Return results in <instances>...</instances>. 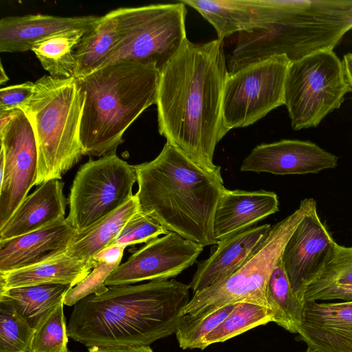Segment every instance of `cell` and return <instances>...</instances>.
<instances>
[{"label":"cell","mask_w":352,"mask_h":352,"mask_svg":"<svg viewBox=\"0 0 352 352\" xmlns=\"http://www.w3.org/2000/svg\"><path fill=\"white\" fill-rule=\"evenodd\" d=\"M229 75L223 41L195 44L187 38L160 72L155 104L158 130L166 142L208 172L217 144L228 132L223 94Z\"/></svg>","instance_id":"obj_1"},{"label":"cell","mask_w":352,"mask_h":352,"mask_svg":"<svg viewBox=\"0 0 352 352\" xmlns=\"http://www.w3.org/2000/svg\"><path fill=\"white\" fill-rule=\"evenodd\" d=\"M190 289L174 279L109 286L74 305L67 336L89 348L149 346L175 333Z\"/></svg>","instance_id":"obj_2"},{"label":"cell","mask_w":352,"mask_h":352,"mask_svg":"<svg viewBox=\"0 0 352 352\" xmlns=\"http://www.w3.org/2000/svg\"><path fill=\"white\" fill-rule=\"evenodd\" d=\"M133 168L139 212L203 247L218 243L213 222L226 188L221 168L208 172L167 142L154 160Z\"/></svg>","instance_id":"obj_3"},{"label":"cell","mask_w":352,"mask_h":352,"mask_svg":"<svg viewBox=\"0 0 352 352\" xmlns=\"http://www.w3.org/2000/svg\"><path fill=\"white\" fill-rule=\"evenodd\" d=\"M272 21L238 33L230 74L275 56L291 63L333 50L352 30V1L265 0Z\"/></svg>","instance_id":"obj_4"},{"label":"cell","mask_w":352,"mask_h":352,"mask_svg":"<svg viewBox=\"0 0 352 352\" xmlns=\"http://www.w3.org/2000/svg\"><path fill=\"white\" fill-rule=\"evenodd\" d=\"M160 71L153 64L123 61L78 78L85 95L80 139L83 155L103 157L123 142V135L155 104Z\"/></svg>","instance_id":"obj_5"},{"label":"cell","mask_w":352,"mask_h":352,"mask_svg":"<svg viewBox=\"0 0 352 352\" xmlns=\"http://www.w3.org/2000/svg\"><path fill=\"white\" fill-rule=\"evenodd\" d=\"M85 95L74 78L45 75L20 107L34 129L38 150L34 185L62 177L83 155L80 129Z\"/></svg>","instance_id":"obj_6"},{"label":"cell","mask_w":352,"mask_h":352,"mask_svg":"<svg viewBox=\"0 0 352 352\" xmlns=\"http://www.w3.org/2000/svg\"><path fill=\"white\" fill-rule=\"evenodd\" d=\"M314 199H305L299 208L273 226L259 248L232 275L193 294L182 316L201 318L228 305L241 302L269 308L266 287L272 270L281 258L289 236L305 217ZM270 309V308H269Z\"/></svg>","instance_id":"obj_7"},{"label":"cell","mask_w":352,"mask_h":352,"mask_svg":"<svg viewBox=\"0 0 352 352\" xmlns=\"http://www.w3.org/2000/svg\"><path fill=\"white\" fill-rule=\"evenodd\" d=\"M118 42L107 65L130 61L153 64L160 72L186 38V5L151 4L111 10Z\"/></svg>","instance_id":"obj_8"},{"label":"cell","mask_w":352,"mask_h":352,"mask_svg":"<svg viewBox=\"0 0 352 352\" xmlns=\"http://www.w3.org/2000/svg\"><path fill=\"white\" fill-rule=\"evenodd\" d=\"M351 91L342 62L333 50L320 51L289 64L284 102L294 130L317 126Z\"/></svg>","instance_id":"obj_9"},{"label":"cell","mask_w":352,"mask_h":352,"mask_svg":"<svg viewBox=\"0 0 352 352\" xmlns=\"http://www.w3.org/2000/svg\"><path fill=\"white\" fill-rule=\"evenodd\" d=\"M135 182L133 166L116 152L90 159L79 168L70 188L67 221L82 232L129 201Z\"/></svg>","instance_id":"obj_10"},{"label":"cell","mask_w":352,"mask_h":352,"mask_svg":"<svg viewBox=\"0 0 352 352\" xmlns=\"http://www.w3.org/2000/svg\"><path fill=\"white\" fill-rule=\"evenodd\" d=\"M290 60L275 56L229 74L223 89V123L229 131L245 127L285 104V83Z\"/></svg>","instance_id":"obj_11"},{"label":"cell","mask_w":352,"mask_h":352,"mask_svg":"<svg viewBox=\"0 0 352 352\" xmlns=\"http://www.w3.org/2000/svg\"><path fill=\"white\" fill-rule=\"evenodd\" d=\"M4 169L0 179V228L10 219L34 186L38 150L32 126L23 110L14 109L0 129Z\"/></svg>","instance_id":"obj_12"},{"label":"cell","mask_w":352,"mask_h":352,"mask_svg":"<svg viewBox=\"0 0 352 352\" xmlns=\"http://www.w3.org/2000/svg\"><path fill=\"white\" fill-rule=\"evenodd\" d=\"M203 246L173 232L147 242L107 278L106 286L168 280L191 267Z\"/></svg>","instance_id":"obj_13"},{"label":"cell","mask_w":352,"mask_h":352,"mask_svg":"<svg viewBox=\"0 0 352 352\" xmlns=\"http://www.w3.org/2000/svg\"><path fill=\"white\" fill-rule=\"evenodd\" d=\"M336 241L322 222L314 199L287 241L281 260L294 296L302 302L309 284Z\"/></svg>","instance_id":"obj_14"},{"label":"cell","mask_w":352,"mask_h":352,"mask_svg":"<svg viewBox=\"0 0 352 352\" xmlns=\"http://www.w3.org/2000/svg\"><path fill=\"white\" fill-rule=\"evenodd\" d=\"M338 157L317 144L296 140H283L254 147L243 160L240 170L274 175L318 173L334 168Z\"/></svg>","instance_id":"obj_15"},{"label":"cell","mask_w":352,"mask_h":352,"mask_svg":"<svg viewBox=\"0 0 352 352\" xmlns=\"http://www.w3.org/2000/svg\"><path fill=\"white\" fill-rule=\"evenodd\" d=\"M297 333L319 352H352V300L305 302Z\"/></svg>","instance_id":"obj_16"},{"label":"cell","mask_w":352,"mask_h":352,"mask_svg":"<svg viewBox=\"0 0 352 352\" xmlns=\"http://www.w3.org/2000/svg\"><path fill=\"white\" fill-rule=\"evenodd\" d=\"M77 233L64 218L41 229L0 241V272L33 266L65 254Z\"/></svg>","instance_id":"obj_17"},{"label":"cell","mask_w":352,"mask_h":352,"mask_svg":"<svg viewBox=\"0 0 352 352\" xmlns=\"http://www.w3.org/2000/svg\"><path fill=\"white\" fill-rule=\"evenodd\" d=\"M271 228L270 224L251 227L219 241L212 254L197 263V270L189 285L193 294L232 275L256 251Z\"/></svg>","instance_id":"obj_18"},{"label":"cell","mask_w":352,"mask_h":352,"mask_svg":"<svg viewBox=\"0 0 352 352\" xmlns=\"http://www.w3.org/2000/svg\"><path fill=\"white\" fill-rule=\"evenodd\" d=\"M100 16L47 14L9 16L0 20V52H23L57 34L77 29L89 30Z\"/></svg>","instance_id":"obj_19"},{"label":"cell","mask_w":352,"mask_h":352,"mask_svg":"<svg viewBox=\"0 0 352 352\" xmlns=\"http://www.w3.org/2000/svg\"><path fill=\"white\" fill-rule=\"evenodd\" d=\"M277 195L264 190L246 191L225 188L217 204L213 222L217 242L243 232L278 211Z\"/></svg>","instance_id":"obj_20"},{"label":"cell","mask_w":352,"mask_h":352,"mask_svg":"<svg viewBox=\"0 0 352 352\" xmlns=\"http://www.w3.org/2000/svg\"><path fill=\"white\" fill-rule=\"evenodd\" d=\"M61 179H50L28 195L0 228V241L12 239L64 219L67 200Z\"/></svg>","instance_id":"obj_21"},{"label":"cell","mask_w":352,"mask_h":352,"mask_svg":"<svg viewBox=\"0 0 352 352\" xmlns=\"http://www.w3.org/2000/svg\"><path fill=\"white\" fill-rule=\"evenodd\" d=\"M196 10L217 32L218 39L263 26L264 8L259 0H183Z\"/></svg>","instance_id":"obj_22"},{"label":"cell","mask_w":352,"mask_h":352,"mask_svg":"<svg viewBox=\"0 0 352 352\" xmlns=\"http://www.w3.org/2000/svg\"><path fill=\"white\" fill-rule=\"evenodd\" d=\"M94 269L66 252L41 263L7 272H0V292L10 288L43 285L63 284L73 287L80 283Z\"/></svg>","instance_id":"obj_23"},{"label":"cell","mask_w":352,"mask_h":352,"mask_svg":"<svg viewBox=\"0 0 352 352\" xmlns=\"http://www.w3.org/2000/svg\"><path fill=\"white\" fill-rule=\"evenodd\" d=\"M139 212L135 195L118 209L74 238L66 253L86 263L116 239L127 221Z\"/></svg>","instance_id":"obj_24"},{"label":"cell","mask_w":352,"mask_h":352,"mask_svg":"<svg viewBox=\"0 0 352 352\" xmlns=\"http://www.w3.org/2000/svg\"><path fill=\"white\" fill-rule=\"evenodd\" d=\"M72 285L43 284L10 288L0 292V300L8 301L35 330L63 301Z\"/></svg>","instance_id":"obj_25"},{"label":"cell","mask_w":352,"mask_h":352,"mask_svg":"<svg viewBox=\"0 0 352 352\" xmlns=\"http://www.w3.org/2000/svg\"><path fill=\"white\" fill-rule=\"evenodd\" d=\"M118 42V32L111 11L100 17L96 25L87 32L74 51V78H83L104 67Z\"/></svg>","instance_id":"obj_26"},{"label":"cell","mask_w":352,"mask_h":352,"mask_svg":"<svg viewBox=\"0 0 352 352\" xmlns=\"http://www.w3.org/2000/svg\"><path fill=\"white\" fill-rule=\"evenodd\" d=\"M266 299L273 322L291 333H297L305 302L293 294L281 258L269 278Z\"/></svg>","instance_id":"obj_27"},{"label":"cell","mask_w":352,"mask_h":352,"mask_svg":"<svg viewBox=\"0 0 352 352\" xmlns=\"http://www.w3.org/2000/svg\"><path fill=\"white\" fill-rule=\"evenodd\" d=\"M88 31L77 29L57 34L36 45L31 50L50 76L56 78H74V51Z\"/></svg>","instance_id":"obj_28"},{"label":"cell","mask_w":352,"mask_h":352,"mask_svg":"<svg viewBox=\"0 0 352 352\" xmlns=\"http://www.w3.org/2000/svg\"><path fill=\"white\" fill-rule=\"evenodd\" d=\"M270 322H273V315L268 307L249 302L236 303L223 321L205 338L201 350Z\"/></svg>","instance_id":"obj_29"},{"label":"cell","mask_w":352,"mask_h":352,"mask_svg":"<svg viewBox=\"0 0 352 352\" xmlns=\"http://www.w3.org/2000/svg\"><path fill=\"white\" fill-rule=\"evenodd\" d=\"M352 287V247L334 243L328 257L308 286L305 301L337 288Z\"/></svg>","instance_id":"obj_30"},{"label":"cell","mask_w":352,"mask_h":352,"mask_svg":"<svg viewBox=\"0 0 352 352\" xmlns=\"http://www.w3.org/2000/svg\"><path fill=\"white\" fill-rule=\"evenodd\" d=\"M34 333L8 301L0 300V352H32Z\"/></svg>","instance_id":"obj_31"},{"label":"cell","mask_w":352,"mask_h":352,"mask_svg":"<svg viewBox=\"0 0 352 352\" xmlns=\"http://www.w3.org/2000/svg\"><path fill=\"white\" fill-rule=\"evenodd\" d=\"M236 305H226L201 318L182 316L175 333L179 346L182 349H201L205 338L223 321Z\"/></svg>","instance_id":"obj_32"},{"label":"cell","mask_w":352,"mask_h":352,"mask_svg":"<svg viewBox=\"0 0 352 352\" xmlns=\"http://www.w3.org/2000/svg\"><path fill=\"white\" fill-rule=\"evenodd\" d=\"M63 305V301L35 330L32 352H69Z\"/></svg>","instance_id":"obj_33"},{"label":"cell","mask_w":352,"mask_h":352,"mask_svg":"<svg viewBox=\"0 0 352 352\" xmlns=\"http://www.w3.org/2000/svg\"><path fill=\"white\" fill-rule=\"evenodd\" d=\"M168 232L151 217L138 212L127 221L111 245L126 247L147 243Z\"/></svg>","instance_id":"obj_34"},{"label":"cell","mask_w":352,"mask_h":352,"mask_svg":"<svg viewBox=\"0 0 352 352\" xmlns=\"http://www.w3.org/2000/svg\"><path fill=\"white\" fill-rule=\"evenodd\" d=\"M119 265L104 262L94 263L93 270L67 292L63 300L64 305H75L89 295H100L104 293L108 289L104 284L107 278Z\"/></svg>","instance_id":"obj_35"},{"label":"cell","mask_w":352,"mask_h":352,"mask_svg":"<svg viewBox=\"0 0 352 352\" xmlns=\"http://www.w3.org/2000/svg\"><path fill=\"white\" fill-rule=\"evenodd\" d=\"M35 82L27 81L3 87L0 90V111L19 108L33 94Z\"/></svg>","instance_id":"obj_36"},{"label":"cell","mask_w":352,"mask_h":352,"mask_svg":"<svg viewBox=\"0 0 352 352\" xmlns=\"http://www.w3.org/2000/svg\"><path fill=\"white\" fill-rule=\"evenodd\" d=\"M125 248L126 247L124 246L117 245H109L95 255L91 259V262L93 264V266L94 263L99 262L120 265Z\"/></svg>","instance_id":"obj_37"},{"label":"cell","mask_w":352,"mask_h":352,"mask_svg":"<svg viewBox=\"0 0 352 352\" xmlns=\"http://www.w3.org/2000/svg\"><path fill=\"white\" fill-rule=\"evenodd\" d=\"M340 299L352 300V287L331 289L315 296L310 301Z\"/></svg>","instance_id":"obj_38"},{"label":"cell","mask_w":352,"mask_h":352,"mask_svg":"<svg viewBox=\"0 0 352 352\" xmlns=\"http://www.w3.org/2000/svg\"><path fill=\"white\" fill-rule=\"evenodd\" d=\"M87 352H153L150 346L122 348V349H103L97 346L89 348Z\"/></svg>","instance_id":"obj_39"},{"label":"cell","mask_w":352,"mask_h":352,"mask_svg":"<svg viewBox=\"0 0 352 352\" xmlns=\"http://www.w3.org/2000/svg\"><path fill=\"white\" fill-rule=\"evenodd\" d=\"M342 65L346 80L352 91V54H346L344 56Z\"/></svg>","instance_id":"obj_40"},{"label":"cell","mask_w":352,"mask_h":352,"mask_svg":"<svg viewBox=\"0 0 352 352\" xmlns=\"http://www.w3.org/2000/svg\"><path fill=\"white\" fill-rule=\"evenodd\" d=\"M0 82L1 84L5 83L6 81L8 80V76H7L6 72L4 71L2 63H1L0 66Z\"/></svg>","instance_id":"obj_41"},{"label":"cell","mask_w":352,"mask_h":352,"mask_svg":"<svg viewBox=\"0 0 352 352\" xmlns=\"http://www.w3.org/2000/svg\"><path fill=\"white\" fill-rule=\"evenodd\" d=\"M305 352H319V351L314 350V349H311L310 348H308Z\"/></svg>","instance_id":"obj_42"}]
</instances>
